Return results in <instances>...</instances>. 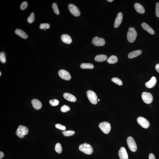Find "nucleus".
Wrapping results in <instances>:
<instances>
[{
	"mask_svg": "<svg viewBox=\"0 0 159 159\" xmlns=\"http://www.w3.org/2000/svg\"><path fill=\"white\" fill-rule=\"evenodd\" d=\"M156 14L157 17H159V2H157L156 5Z\"/></svg>",
	"mask_w": 159,
	"mask_h": 159,
	"instance_id": "nucleus-36",
	"label": "nucleus"
},
{
	"mask_svg": "<svg viewBox=\"0 0 159 159\" xmlns=\"http://www.w3.org/2000/svg\"><path fill=\"white\" fill-rule=\"evenodd\" d=\"M92 43L97 46H102L105 45V42L104 39L100 38L98 37H95L93 38Z\"/></svg>",
	"mask_w": 159,
	"mask_h": 159,
	"instance_id": "nucleus-10",
	"label": "nucleus"
},
{
	"mask_svg": "<svg viewBox=\"0 0 159 159\" xmlns=\"http://www.w3.org/2000/svg\"><path fill=\"white\" fill-rule=\"evenodd\" d=\"M123 19V14L121 12H120L117 14V17L116 18L115 22L114 24V27L117 28L121 24Z\"/></svg>",
	"mask_w": 159,
	"mask_h": 159,
	"instance_id": "nucleus-13",
	"label": "nucleus"
},
{
	"mask_svg": "<svg viewBox=\"0 0 159 159\" xmlns=\"http://www.w3.org/2000/svg\"><path fill=\"white\" fill-rule=\"evenodd\" d=\"M80 67L83 69H92L94 68V65L90 63H82L81 64Z\"/></svg>",
	"mask_w": 159,
	"mask_h": 159,
	"instance_id": "nucleus-24",
	"label": "nucleus"
},
{
	"mask_svg": "<svg viewBox=\"0 0 159 159\" xmlns=\"http://www.w3.org/2000/svg\"><path fill=\"white\" fill-rule=\"evenodd\" d=\"M68 8L70 12L75 17H78L80 16V10L76 6L73 4H70L68 5Z\"/></svg>",
	"mask_w": 159,
	"mask_h": 159,
	"instance_id": "nucleus-8",
	"label": "nucleus"
},
{
	"mask_svg": "<svg viewBox=\"0 0 159 159\" xmlns=\"http://www.w3.org/2000/svg\"><path fill=\"white\" fill-rule=\"evenodd\" d=\"M127 143L128 146L132 152H136L137 150V146L134 140L131 136L128 137L127 139Z\"/></svg>",
	"mask_w": 159,
	"mask_h": 159,
	"instance_id": "nucleus-4",
	"label": "nucleus"
},
{
	"mask_svg": "<svg viewBox=\"0 0 159 159\" xmlns=\"http://www.w3.org/2000/svg\"><path fill=\"white\" fill-rule=\"evenodd\" d=\"M15 32L17 35L24 39H26L28 38L27 34L21 29H16L15 31Z\"/></svg>",
	"mask_w": 159,
	"mask_h": 159,
	"instance_id": "nucleus-21",
	"label": "nucleus"
},
{
	"mask_svg": "<svg viewBox=\"0 0 159 159\" xmlns=\"http://www.w3.org/2000/svg\"><path fill=\"white\" fill-rule=\"evenodd\" d=\"M138 124L145 129L148 128L150 126V123L146 119L142 117H139L137 118Z\"/></svg>",
	"mask_w": 159,
	"mask_h": 159,
	"instance_id": "nucleus-9",
	"label": "nucleus"
},
{
	"mask_svg": "<svg viewBox=\"0 0 159 159\" xmlns=\"http://www.w3.org/2000/svg\"><path fill=\"white\" fill-rule=\"evenodd\" d=\"M155 69L159 73V63L157 64L156 65Z\"/></svg>",
	"mask_w": 159,
	"mask_h": 159,
	"instance_id": "nucleus-38",
	"label": "nucleus"
},
{
	"mask_svg": "<svg viewBox=\"0 0 159 159\" xmlns=\"http://www.w3.org/2000/svg\"><path fill=\"white\" fill-rule=\"evenodd\" d=\"M149 159H156L155 156L153 154H150L149 156Z\"/></svg>",
	"mask_w": 159,
	"mask_h": 159,
	"instance_id": "nucleus-37",
	"label": "nucleus"
},
{
	"mask_svg": "<svg viewBox=\"0 0 159 159\" xmlns=\"http://www.w3.org/2000/svg\"><path fill=\"white\" fill-rule=\"evenodd\" d=\"M157 81L156 77L153 76L149 81L145 83V86L148 88H152L156 85Z\"/></svg>",
	"mask_w": 159,
	"mask_h": 159,
	"instance_id": "nucleus-14",
	"label": "nucleus"
},
{
	"mask_svg": "<svg viewBox=\"0 0 159 159\" xmlns=\"http://www.w3.org/2000/svg\"><path fill=\"white\" fill-rule=\"evenodd\" d=\"M62 133L64 136H72L75 133V132L73 130H64L62 132Z\"/></svg>",
	"mask_w": 159,
	"mask_h": 159,
	"instance_id": "nucleus-26",
	"label": "nucleus"
},
{
	"mask_svg": "<svg viewBox=\"0 0 159 159\" xmlns=\"http://www.w3.org/2000/svg\"><path fill=\"white\" fill-rule=\"evenodd\" d=\"M50 27V25L48 23L41 24L40 26V29H49Z\"/></svg>",
	"mask_w": 159,
	"mask_h": 159,
	"instance_id": "nucleus-33",
	"label": "nucleus"
},
{
	"mask_svg": "<svg viewBox=\"0 0 159 159\" xmlns=\"http://www.w3.org/2000/svg\"><path fill=\"white\" fill-rule=\"evenodd\" d=\"M1 72H0V76H1Z\"/></svg>",
	"mask_w": 159,
	"mask_h": 159,
	"instance_id": "nucleus-41",
	"label": "nucleus"
},
{
	"mask_svg": "<svg viewBox=\"0 0 159 159\" xmlns=\"http://www.w3.org/2000/svg\"><path fill=\"white\" fill-rule=\"evenodd\" d=\"M118 156L120 159H128V156L125 148L121 147L118 152Z\"/></svg>",
	"mask_w": 159,
	"mask_h": 159,
	"instance_id": "nucleus-12",
	"label": "nucleus"
},
{
	"mask_svg": "<svg viewBox=\"0 0 159 159\" xmlns=\"http://www.w3.org/2000/svg\"><path fill=\"white\" fill-rule=\"evenodd\" d=\"M137 33L134 28L130 27L127 33L128 41L130 43H133L136 40Z\"/></svg>",
	"mask_w": 159,
	"mask_h": 159,
	"instance_id": "nucleus-2",
	"label": "nucleus"
},
{
	"mask_svg": "<svg viewBox=\"0 0 159 159\" xmlns=\"http://www.w3.org/2000/svg\"><path fill=\"white\" fill-rule=\"evenodd\" d=\"M141 25L143 29L146 31L149 34L151 35H154L155 33V32L153 29L147 23H143Z\"/></svg>",
	"mask_w": 159,
	"mask_h": 159,
	"instance_id": "nucleus-17",
	"label": "nucleus"
},
{
	"mask_svg": "<svg viewBox=\"0 0 159 159\" xmlns=\"http://www.w3.org/2000/svg\"><path fill=\"white\" fill-rule=\"evenodd\" d=\"M143 100L145 103L149 104L152 102L153 100V97L151 93L144 92L142 95Z\"/></svg>",
	"mask_w": 159,
	"mask_h": 159,
	"instance_id": "nucleus-7",
	"label": "nucleus"
},
{
	"mask_svg": "<svg viewBox=\"0 0 159 159\" xmlns=\"http://www.w3.org/2000/svg\"><path fill=\"white\" fill-rule=\"evenodd\" d=\"M55 127L58 129L60 130H65L66 129V127L65 126L62 125L60 124H56L55 125Z\"/></svg>",
	"mask_w": 159,
	"mask_h": 159,
	"instance_id": "nucleus-35",
	"label": "nucleus"
},
{
	"mask_svg": "<svg viewBox=\"0 0 159 159\" xmlns=\"http://www.w3.org/2000/svg\"><path fill=\"white\" fill-rule=\"evenodd\" d=\"M118 61V58L116 56L113 55L108 58L107 60V62L108 63L113 64L116 63Z\"/></svg>",
	"mask_w": 159,
	"mask_h": 159,
	"instance_id": "nucleus-23",
	"label": "nucleus"
},
{
	"mask_svg": "<svg viewBox=\"0 0 159 159\" xmlns=\"http://www.w3.org/2000/svg\"><path fill=\"white\" fill-rule=\"evenodd\" d=\"M135 10L138 13L140 14H144L145 13V10L143 6L139 3H136L134 5Z\"/></svg>",
	"mask_w": 159,
	"mask_h": 159,
	"instance_id": "nucleus-19",
	"label": "nucleus"
},
{
	"mask_svg": "<svg viewBox=\"0 0 159 159\" xmlns=\"http://www.w3.org/2000/svg\"><path fill=\"white\" fill-rule=\"evenodd\" d=\"M35 20V14L33 13H31L30 16L28 18V21L29 23H33Z\"/></svg>",
	"mask_w": 159,
	"mask_h": 159,
	"instance_id": "nucleus-28",
	"label": "nucleus"
},
{
	"mask_svg": "<svg viewBox=\"0 0 159 159\" xmlns=\"http://www.w3.org/2000/svg\"><path fill=\"white\" fill-rule=\"evenodd\" d=\"M70 110V107L66 105H64L60 108V110L62 112L65 113L67 112Z\"/></svg>",
	"mask_w": 159,
	"mask_h": 159,
	"instance_id": "nucleus-31",
	"label": "nucleus"
},
{
	"mask_svg": "<svg viewBox=\"0 0 159 159\" xmlns=\"http://www.w3.org/2000/svg\"><path fill=\"white\" fill-rule=\"evenodd\" d=\"M100 101L99 99H98V101Z\"/></svg>",
	"mask_w": 159,
	"mask_h": 159,
	"instance_id": "nucleus-42",
	"label": "nucleus"
},
{
	"mask_svg": "<svg viewBox=\"0 0 159 159\" xmlns=\"http://www.w3.org/2000/svg\"><path fill=\"white\" fill-rule=\"evenodd\" d=\"M107 1H108V2H112L114 0H108Z\"/></svg>",
	"mask_w": 159,
	"mask_h": 159,
	"instance_id": "nucleus-40",
	"label": "nucleus"
},
{
	"mask_svg": "<svg viewBox=\"0 0 159 159\" xmlns=\"http://www.w3.org/2000/svg\"><path fill=\"white\" fill-rule=\"evenodd\" d=\"M111 81L119 86H121L122 85V82L118 78H113L111 79Z\"/></svg>",
	"mask_w": 159,
	"mask_h": 159,
	"instance_id": "nucleus-27",
	"label": "nucleus"
},
{
	"mask_svg": "<svg viewBox=\"0 0 159 159\" xmlns=\"http://www.w3.org/2000/svg\"><path fill=\"white\" fill-rule=\"evenodd\" d=\"M0 60L3 63H5L6 62L5 54L3 52L0 53Z\"/></svg>",
	"mask_w": 159,
	"mask_h": 159,
	"instance_id": "nucleus-32",
	"label": "nucleus"
},
{
	"mask_svg": "<svg viewBox=\"0 0 159 159\" xmlns=\"http://www.w3.org/2000/svg\"><path fill=\"white\" fill-rule=\"evenodd\" d=\"M63 96L65 99L70 102H74L76 101V99L75 96L71 93H65L63 94Z\"/></svg>",
	"mask_w": 159,
	"mask_h": 159,
	"instance_id": "nucleus-16",
	"label": "nucleus"
},
{
	"mask_svg": "<svg viewBox=\"0 0 159 159\" xmlns=\"http://www.w3.org/2000/svg\"><path fill=\"white\" fill-rule=\"evenodd\" d=\"M28 7V4L27 2L26 1H24L21 4L20 7L21 9L22 10H24L27 8Z\"/></svg>",
	"mask_w": 159,
	"mask_h": 159,
	"instance_id": "nucleus-34",
	"label": "nucleus"
},
{
	"mask_svg": "<svg viewBox=\"0 0 159 159\" xmlns=\"http://www.w3.org/2000/svg\"><path fill=\"white\" fill-rule=\"evenodd\" d=\"M87 96L90 101L93 104H97V97L96 93L92 90H87Z\"/></svg>",
	"mask_w": 159,
	"mask_h": 159,
	"instance_id": "nucleus-5",
	"label": "nucleus"
},
{
	"mask_svg": "<svg viewBox=\"0 0 159 159\" xmlns=\"http://www.w3.org/2000/svg\"><path fill=\"white\" fill-rule=\"evenodd\" d=\"M31 103L33 107L35 109H40L42 107L41 102L38 99H34L32 100Z\"/></svg>",
	"mask_w": 159,
	"mask_h": 159,
	"instance_id": "nucleus-15",
	"label": "nucleus"
},
{
	"mask_svg": "<svg viewBox=\"0 0 159 159\" xmlns=\"http://www.w3.org/2000/svg\"><path fill=\"white\" fill-rule=\"evenodd\" d=\"M55 149L56 152L58 154L61 153L63 150L61 145L59 143H57L56 144Z\"/></svg>",
	"mask_w": 159,
	"mask_h": 159,
	"instance_id": "nucleus-25",
	"label": "nucleus"
},
{
	"mask_svg": "<svg viewBox=\"0 0 159 159\" xmlns=\"http://www.w3.org/2000/svg\"><path fill=\"white\" fill-rule=\"evenodd\" d=\"M79 149L80 151L87 155L92 154L93 152L92 147L89 144L86 143L80 145L79 147Z\"/></svg>",
	"mask_w": 159,
	"mask_h": 159,
	"instance_id": "nucleus-1",
	"label": "nucleus"
},
{
	"mask_svg": "<svg viewBox=\"0 0 159 159\" xmlns=\"http://www.w3.org/2000/svg\"><path fill=\"white\" fill-rule=\"evenodd\" d=\"M61 38L62 41L65 43L69 44L71 43L72 42V39L67 34H63L61 36Z\"/></svg>",
	"mask_w": 159,
	"mask_h": 159,
	"instance_id": "nucleus-18",
	"label": "nucleus"
},
{
	"mask_svg": "<svg viewBox=\"0 0 159 159\" xmlns=\"http://www.w3.org/2000/svg\"><path fill=\"white\" fill-rule=\"evenodd\" d=\"M49 103L52 106H57L59 104V101L56 99L51 100L49 101Z\"/></svg>",
	"mask_w": 159,
	"mask_h": 159,
	"instance_id": "nucleus-30",
	"label": "nucleus"
},
{
	"mask_svg": "<svg viewBox=\"0 0 159 159\" xmlns=\"http://www.w3.org/2000/svg\"><path fill=\"white\" fill-rule=\"evenodd\" d=\"M4 155L2 151H0V159H2L4 157Z\"/></svg>",
	"mask_w": 159,
	"mask_h": 159,
	"instance_id": "nucleus-39",
	"label": "nucleus"
},
{
	"mask_svg": "<svg viewBox=\"0 0 159 159\" xmlns=\"http://www.w3.org/2000/svg\"><path fill=\"white\" fill-rule=\"evenodd\" d=\"M58 75L61 78L63 79L69 81L71 78V76L69 73L67 71L64 69L59 70L58 72Z\"/></svg>",
	"mask_w": 159,
	"mask_h": 159,
	"instance_id": "nucleus-11",
	"label": "nucleus"
},
{
	"mask_svg": "<svg viewBox=\"0 0 159 159\" xmlns=\"http://www.w3.org/2000/svg\"><path fill=\"white\" fill-rule=\"evenodd\" d=\"M107 57L104 55H99L96 56L95 58V60L98 62H102L106 60Z\"/></svg>",
	"mask_w": 159,
	"mask_h": 159,
	"instance_id": "nucleus-22",
	"label": "nucleus"
},
{
	"mask_svg": "<svg viewBox=\"0 0 159 159\" xmlns=\"http://www.w3.org/2000/svg\"><path fill=\"white\" fill-rule=\"evenodd\" d=\"M142 53V51L141 50H135L131 52L128 55V57L129 58H133L137 57Z\"/></svg>",
	"mask_w": 159,
	"mask_h": 159,
	"instance_id": "nucleus-20",
	"label": "nucleus"
},
{
	"mask_svg": "<svg viewBox=\"0 0 159 159\" xmlns=\"http://www.w3.org/2000/svg\"><path fill=\"white\" fill-rule=\"evenodd\" d=\"M52 7L55 13L57 15H59L60 14V12L58 8L57 4L56 3H53Z\"/></svg>",
	"mask_w": 159,
	"mask_h": 159,
	"instance_id": "nucleus-29",
	"label": "nucleus"
},
{
	"mask_svg": "<svg viewBox=\"0 0 159 159\" xmlns=\"http://www.w3.org/2000/svg\"><path fill=\"white\" fill-rule=\"evenodd\" d=\"M99 127L102 131L106 134L109 133L111 130L110 124L107 122L101 123L99 124Z\"/></svg>",
	"mask_w": 159,
	"mask_h": 159,
	"instance_id": "nucleus-6",
	"label": "nucleus"
},
{
	"mask_svg": "<svg viewBox=\"0 0 159 159\" xmlns=\"http://www.w3.org/2000/svg\"><path fill=\"white\" fill-rule=\"evenodd\" d=\"M29 132V129L26 126L20 125L16 132V135L20 138H23Z\"/></svg>",
	"mask_w": 159,
	"mask_h": 159,
	"instance_id": "nucleus-3",
	"label": "nucleus"
}]
</instances>
